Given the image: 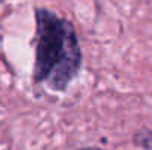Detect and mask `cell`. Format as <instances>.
Here are the masks:
<instances>
[{"instance_id": "6da1fadb", "label": "cell", "mask_w": 152, "mask_h": 150, "mask_svg": "<svg viewBox=\"0 0 152 150\" xmlns=\"http://www.w3.org/2000/svg\"><path fill=\"white\" fill-rule=\"evenodd\" d=\"M81 65V50L71 22L49 10H37V50L34 78L64 90Z\"/></svg>"}]
</instances>
